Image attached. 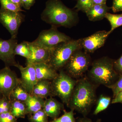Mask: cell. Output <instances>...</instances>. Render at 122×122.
I'll return each instance as SVG.
<instances>
[{
    "label": "cell",
    "instance_id": "44dd1931",
    "mask_svg": "<svg viewBox=\"0 0 122 122\" xmlns=\"http://www.w3.org/2000/svg\"><path fill=\"white\" fill-rule=\"evenodd\" d=\"M111 102L110 97L101 95L96 100V107L93 113L94 115H97L107 109Z\"/></svg>",
    "mask_w": 122,
    "mask_h": 122
},
{
    "label": "cell",
    "instance_id": "5bb4252c",
    "mask_svg": "<svg viewBox=\"0 0 122 122\" xmlns=\"http://www.w3.org/2000/svg\"><path fill=\"white\" fill-rule=\"evenodd\" d=\"M37 81L46 80L52 81L57 77L58 72L47 63H40L34 65Z\"/></svg>",
    "mask_w": 122,
    "mask_h": 122
},
{
    "label": "cell",
    "instance_id": "277c9868",
    "mask_svg": "<svg viewBox=\"0 0 122 122\" xmlns=\"http://www.w3.org/2000/svg\"><path fill=\"white\" fill-rule=\"evenodd\" d=\"M81 39L61 42L50 50L49 63L57 71L63 69L73 54L82 49Z\"/></svg>",
    "mask_w": 122,
    "mask_h": 122
},
{
    "label": "cell",
    "instance_id": "f1b7e54d",
    "mask_svg": "<svg viewBox=\"0 0 122 122\" xmlns=\"http://www.w3.org/2000/svg\"><path fill=\"white\" fill-rule=\"evenodd\" d=\"M107 87L111 89L113 93V98L122 90V75H119L117 81Z\"/></svg>",
    "mask_w": 122,
    "mask_h": 122
},
{
    "label": "cell",
    "instance_id": "9c48e42d",
    "mask_svg": "<svg viewBox=\"0 0 122 122\" xmlns=\"http://www.w3.org/2000/svg\"><path fill=\"white\" fill-rule=\"evenodd\" d=\"M20 82L19 78L9 66L0 70V92L10 99L11 92Z\"/></svg>",
    "mask_w": 122,
    "mask_h": 122
},
{
    "label": "cell",
    "instance_id": "3957f363",
    "mask_svg": "<svg viewBox=\"0 0 122 122\" xmlns=\"http://www.w3.org/2000/svg\"><path fill=\"white\" fill-rule=\"evenodd\" d=\"M114 61L103 57L93 62L87 77L92 83L107 87L117 81L119 75L114 67Z\"/></svg>",
    "mask_w": 122,
    "mask_h": 122
},
{
    "label": "cell",
    "instance_id": "7a4b0ae2",
    "mask_svg": "<svg viewBox=\"0 0 122 122\" xmlns=\"http://www.w3.org/2000/svg\"><path fill=\"white\" fill-rule=\"evenodd\" d=\"M76 12L66 6L60 0H48L41 18L52 27L71 28L76 24Z\"/></svg>",
    "mask_w": 122,
    "mask_h": 122
},
{
    "label": "cell",
    "instance_id": "8fae6325",
    "mask_svg": "<svg viewBox=\"0 0 122 122\" xmlns=\"http://www.w3.org/2000/svg\"><path fill=\"white\" fill-rule=\"evenodd\" d=\"M18 44L16 38L4 40L0 38V60L5 66H14L17 63L15 60L14 49Z\"/></svg>",
    "mask_w": 122,
    "mask_h": 122
},
{
    "label": "cell",
    "instance_id": "d4e9b609",
    "mask_svg": "<svg viewBox=\"0 0 122 122\" xmlns=\"http://www.w3.org/2000/svg\"><path fill=\"white\" fill-rule=\"evenodd\" d=\"M28 117L30 122H49L48 116L43 109L28 116Z\"/></svg>",
    "mask_w": 122,
    "mask_h": 122
},
{
    "label": "cell",
    "instance_id": "6da1fadb",
    "mask_svg": "<svg viewBox=\"0 0 122 122\" xmlns=\"http://www.w3.org/2000/svg\"><path fill=\"white\" fill-rule=\"evenodd\" d=\"M98 86L92 83L87 77L77 80L67 107L86 117L97 100L96 90Z\"/></svg>",
    "mask_w": 122,
    "mask_h": 122
},
{
    "label": "cell",
    "instance_id": "52a82bcc",
    "mask_svg": "<svg viewBox=\"0 0 122 122\" xmlns=\"http://www.w3.org/2000/svg\"><path fill=\"white\" fill-rule=\"evenodd\" d=\"M71 39L68 35L58 31L56 28L52 26L49 29L41 31L37 38L33 42L50 50L60 43L69 41Z\"/></svg>",
    "mask_w": 122,
    "mask_h": 122
},
{
    "label": "cell",
    "instance_id": "d590c367",
    "mask_svg": "<svg viewBox=\"0 0 122 122\" xmlns=\"http://www.w3.org/2000/svg\"><path fill=\"white\" fill-rule=\"evenodd\" d=\"M107 0H91L92 5L105 4H106Z\"/></svg>",
    "mask_w": 122,
    "mask_h": 122
},
{
    "label": "cell",
    "instance_id": "e0dca14e",
    "mask_svg": "<svg viewBox=\"0 0 122 122\" xmlns=\"http://www.w3.org/2000/svg\"><path fill=\"white\" fill-rule=\"evenodd\" d=\"M32 95L44 99L52 97L51 81L46 80L38 81L34 86Z\"/></svg>",
    "mask_w": 122,
    "mask_h": 122
},
{
    "label": "cell",
    "instance_id": "d6a6232c",
    "mask_svg": "<svg viewBox=\"0 0 122 122\" xmlns=\"http://www.w3.org/2000/svg\"><path fill=\"white\" fill-rule=\"evenodd\" d=\"M22 7L26 10H29L33 5L35 0H21Z\"/></svg>",
    "mask_w": 122,
    "mask_h": 122
},
{
    "label": "cell",
    "instance_id": "8d00e7d4",
    "mask_svg": "<svg viewBox=\"0 0 122 122\" xmlns=\"http://www.w3.org/2000/svg\"><path fill=\"white\" fill-rule=\"evenodd\" d=\"M11 2H13L15 4L17 5L18 6H20L21 8L22 7L21 5V0H10Z\"/></svg>",
    "mask_w": 122,
    "mask_h": 122
},
{
    "label": "cell",
    "instance_id": "9a60e30c",
    "mask_svg": "<svg viewBox=\"0 0 122 122\" xmlns=\"http://www.w3.org/2000/svg\"><path fill=\"white\" fill-rule=\"evenodd\" d=\"M43 109L48 117L53 120L58 117L61 111L64 110V104L50 97L45 100Z\"/></svg>",
    "mask_w": 122,
    "mask_h": 122
},
{
    "label": "cell",
    "instance_id": "ba28073f",
    "mask_svg": "<svg viewBox=\"0 0 122 122\" xmlns=\"http://www.w3.org/2000/svg\"><path fill=\"white\" fill-rule=\"evenodd\" d=\"M21 12H15L0 9V22L8 30L11 38H16L18 30L25 20Z\"/></svg>",
    "mask_w": 122,
    "mask_h": 122
},
{
    "label": "cell",
    "instance_id": "836d02e7",
    "mask_svg": "<svg viewBox=\"0 0 122 122\" xmlns=\"http://www.w3.org/2000/svg\"><path fill=\"white\" fill-rule=\"evenodd\" d=\"M112 104L115 103H122V90L119 92L117 95L113 98L111 101Z\"/></svg>",
    "mask_w": 122,
    "mask_h": 122
},
{
    "label": "cell",
    "instance_id": "74e56055",
    "mask_svg": "<svg viewBox=\"0 0 122 122\" xmlns=\"http://www.w3.org/2000/svg\"><path fill=\"white\" fill-rule=\"evenodd\" d=\"M2 96H3V95H2V94H1V93L0 92V98H1Z\"/></svg>",
    "mask_w": 122,
    "mask_h": 122
},
{
    "label": "cell",
    "instance_id": "4dcf8cb0",
    "mask_svg": "<svg viewBox=\"0 0 122 122\" xmlns=\"http://www.w3.org/2000/svg\"><path fill=\"white\" fill-rule=\"evenodd\" d=\"M114 67L119 75H122V55L117 60L114 61Z\"/></svg>",
    "mask_w": 122,
    "mask_h": 122
},
{
    "label": "cell",
    "instance_id": "e575fe53",
    "mask_svg": "<svg viewBox=\"0 0 122 122\" xmlns=\"http://www.w3.org/2000/svg\"><path fill=\"white\" fill-rule=\"evenodd\" d=\"M102 120L101 119H98L95 122H101ZM76 122H92V120L86 117H84L82 118H78L76 120Z\"/></svg>",
    "mask_w": 122,
    "mask_h": 122
},
{
    "label": "cell",
    "instance_id": "ac0fdd59",
    "mask_svg": "<svg viewBox=\"0 0 122 122\" xmlns=\"http://www.w3.org/2000/svg\"><path fill=\"white\" fill-rule=\"evenodd\" d=\"M45 101L44 99L30 95L25 102L26 106L28 116L32 115L43 109Z\"/></svg>",
    "mask_w": 122,
    "mask_h": 122
},
{
    "label": "cell",
    "instance_id": "d6986e66",
    "mask_svg": "<svg viewBox=\"0 0 122 122\" xmlns=\"http://www.w3.org/2000/svg\"><path fill=\"white\" fill-rule=\"evenodd\" d=\"M10 112L16 118H24L27 115V109L25 102L17 101H11Z\"/></svg>",
    "mask_w": 122,
    "mask_h": 122
},
{
    "label": "cell",
    "instance_id": "83f0119b",
    "mask_svg": "<svg viewBox=\"0 0 122 122\" xmlns=\"http://www.w3.org/2000/svg\"><path fill=\"white\" fill-rule=\"evenodd\" d=\"M92 5L91 0H77L75 8L85 13Z\"/></svg>",
    "mask_w": 122,
    "mask_h": 122
},
{
    "label": "cell",
    "instance_id": "1f68e13d",
    "mask_svg": "<svg viewBox=\"0 0 122 122\" xmlns=\"http://www.w3.org/2000/svg\"><path fill=\"white\" fill-rule=\"evenodd\" d=\"M111 8L114 13L122 11V0H113Z\"/></svg>",
    "mask_w": 122,
    "mask_h": 122
},
{
    "label": "cell",
    "instance_id": "603a6c76",
    "mask_svg": "<svg viewBox=\"0 0 122 122\" xmlns=\"http://www.w3.org/2000/svg\"><path fill=\"white\" fill-rule=\"evenodd\" d=\"M105 18L108 20L111 25L110 30L108 32L109 35L115 29L122 25V14H112L108 12Z\"/></svg>",
    "mask_w": 122,
    "mask_h": 122
},
{
    "label": "cell",
    "instance_id": "484cf974",
    "mask_svg": "<svg viewBox=\"0 0 122 122\" xmlns=\"http://www.w3.org/2000/svg\"><path fill=\"white\" fill-rule=\"evenodd\" d=\"M0 3L1 5V8L15 12L24 11L20 7L11 2L10 0H0Z\"/></svg>",
    "mask_w": 122,
    "mask_h": 122
},
{
    "label": "cell",
    "instance_id": "8992f818",
    "mask_svg": "<svg viewBox=\"0 0 122 122\" xmlns=\"http://www.w3.org/2000/svg\"><path fill=\"white\" fill-rule=\"evenodd\" d=\"M81 49L74 52L63 69L73 78L78 79L83 77L91 64V59L86 52Z\"/></svg>",
    "mask_w": 122,
    "mask_h": 122
},
{
    "label": "cell",
    "instance_id": "f546056e",
    "mask_svg": "<svg viewBox=\"0 0 122 122\" xmlns=\"http://www.w3.org/2000/svg\"><path fill=\"white\" fill-rule=\"evenodd\" d=\"M0 122H17V119L10 112H5L0 114Z\"/></svg>",
    "mask_w": 122,
    "mask_h": 122
},
{
    "label": "cell",
    "instance_id": "7402d4cb",
    "mask_svg": "<svg viewBox=\"0 0 122 122\" xmlns=\"http://www.w3.org/2000/svg\"><path fill=\"white\" fill-rule=\"evenodd\" d=\"M29 42L24 41L20 44H18L14 49L15 55H20L25 58L26 59H29L31 55Z\"/></svg>",
    "mask_w": 122,
    "mask_h": 122
},
{
    "label": "cell",
    "instance_id": "2e32d148",
    "mask_svg": "<svg viewBox=\"0 0 122 122\" xmlns=\"http://www.w3.org/2000/svg\"><path fill=\"white\" fill-rule=\"evenodd\" d=\"M110 8L105 4L93 5H92L85 13L89 20L96 21L105 18L106 14Z\"/></svg>",
    "mask_w": 122,
    "mask_h": 122
},
{
    "label": "cell",
    "instance_id": "30bf717a",
    "mask_svg": "<svg viewBox=\"0 0 122 122\" xmlns=\"http://www.w3.org/2000/svg\"><path fill=\"white\" fill-rule=\"evenodd\" d=\"M20 70L21 77L20 83L30 94L32 95L34 86L37 82L35 67L33 64L26 65L25 67L17 63L15 66Z\"/></svg>",
    "mask_w": 122,
    "mask_h": 122
},
{
    "label": "cell",
    "instance_id": "7c38bea8",
    "mask_svg": "<svg viewBox=\"0 0 122 122\" xmlns=\"http://www.w3.org/2000/svg\"><path fill=\"white\" fill-rule=\"evenodd\" d=\"M108 32L102 30L96 32L87 37L81 39L82 49L87 53H93L104 45L107 37Z\"/></svg>",
    "mask_w": 122,
    "mask_h": 122
},
{
    "label": "cell",
    "instance_id": "4fadbf2b",
    "mask_svg": "<svg viewBox=\"0 0 122 122\" xmlns=\"http://www.w3.org/2000/svg\"><path fill=\"white\" fill-rule=\"evenodd\" d=\"M31 55L29 59H26V65L49 62L50 50L36 45L33 42H29Z\"/></svg>",
    "mask_w": 122,
    "mask_h": 122
},
{
    "label": "cell",
    "instance_id": "cb8c5ba5",
    "mask_svg": "<svg viewBox=\"0 0 122 122\" xmlns=\"http://www.w3.org/2000/svg\"><path fill=\"white\" fill-rule=\"evenodd\" d=\"M63 111V115L49 122H76L73 110L71 109L70 111L67 112L64 109Z\"/></svg>",
    "mask_w": 122,
    "mask_h": 122
},
{
    "label": "cell",
    "instance_id": "ffe728a7",
    "mask_svg": "<svg viewBox=\"0 0 122 122\" xmlns=\"http://www.w3.org/2000/svg\"><path fill=\"white\" fill-rule=\"evenodd\" d=\"M30 95L20 82L11 92L10 99L25 102Z\"/></svg>",
    "mask_w": 122,
    "mask_h": 122
},
{
    "label": "cell",
    "instance_id": "4316f807",
    "mask_svg": "<svg viewBox=\"0 0 122 122\" xmlns=\"http://www.w3.org/2000/svg\"><path fill=\"white\" fill-rule=\"evenodd\" d=\"M11 106V100L5 96H2L0 98V114L10 112Z\"/></svg>",
    "mask_w": 122,
    "mask_h": 122
},
{
    "label": "cell",
    "instance_id": "5b68a950",
    "mask_svg": "<svg viewBox=\"0 0 122 122\" xmlns=\"http://www.w3.org/2000/svg\"><path fill=\"white\" fill-rule=\"evenodd\" d=\"M77 80L69 75L63 69L60 70L57 77L51 81L52 97H58L63 104L67 106Z\"/></svg>",
    "mask_w": 122,
    "mask_h": 122
}]
</instances>
